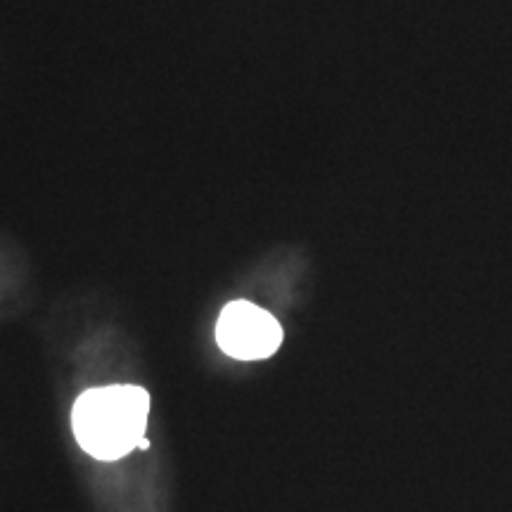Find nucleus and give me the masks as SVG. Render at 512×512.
<instances>
[{
    "label": "nucleus",
    "instance_id": "f03ea898",
    "mask_svg": "<svg viewBox=\"0 0 512 512\" xmlns=\"http://www.w3.org/2000/svg\"><path fill=\"white\" fill-rule=\"evenodd\" d=\"M283 337V325L273 313L242 299L223 306L216 323V344L235 361H266L280 349Z\"/></svg>",
    "mask_w": 512,
    "mask_h": 512
},
{
    "label": "nucleus",
    "instance_id": "f257e3e1",
    "mask_svg": "<svg viewBox=\"0 0 512 512\" xmlns=\"http://www.w3.org/2000/svg\"><path fill=\"white\" fill-rule=\"evenodd\" d=\"M150 425V394L138 384H107L86 389L72 408V432L95 460L126 458L145 444Z\"/></svg>",
    "mask_w": 512,
    "mask_h": 512
}]
</instances>
